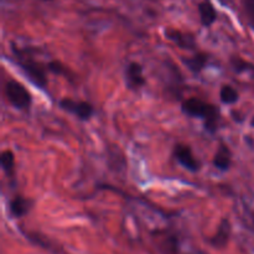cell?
<instances>
[{"label": "cell", "mask_w": 254, "mask_h": 254, "mask_svg": "<svg viewBox=\"0 0 254 254\" xmlns=\"http://www.w3.org/2000/svg\"><path fill=\"white\" fill-rule=\"evenodd\" d=\"M12 60L15 64L19 67L20 71L25 74L27 79L31 83H34L37 88L46 89L49 84V78H47V64L37 61L30 50L19 49L15 44L11 45Z\"/></svg>", "instance_id": "cell-1"}, {"label": "cell", "mask_w": 254, "mask_h": 254, "mask_svg": "<svg viewBox=\"0 0 254 254\" xmlns=\"http://www.w3.org/2000/svg\"><path fill=\"white\" fill-rule=\"evenodd\" d=\"M181 111L191 118L202 119L203 128L210 134H215L218 130L221 112L215 104L203 101L198 97H189L181 102Z\"/></svg>", "instance_id": "cell-2"}, {"label": "cell", "mask_w": 254, "mask_h": 254, "mask_svg": "<svg viewBox=\"0 0 254 254\" xmlns=\"http://www.w3.org/2000/svg\"><path fill=\"white\" fill-rule=\"evenodd\" d=\"M4 94L12 108L29 112L32 106V96L29 89L16 79H7L4 86Z\"/></svg>", "instance_id": "cell-3"}, {"label": "cell", "mask_w": 254, "mask_h": 254, "mask_svg": "<svg viewBox=\"0 0 254 254\" xmlns=\"http://www.w3.org/2000/svg\"><path fill=\"white\" fill-rule=\"evenodd\" d=\"M59 107L62 111L72 114L81 122H88L96 113L94 106L91 102L76 101L69 97H64L59 101Z\"/></svg>", "instance_id": "cell-4"}, {"label": "cell", "mask_w": 254, "mask_h": 254, "mask_svg": "<svg viewBox=\"0 0 254 254\" xmlns=\"http://www.w3.org/2000/svg\"><path fill=\"white\" fill-rule=\"evenodd\" d=\"M173 156L184 169L190 173H197L201 169V161L193 154L192 148L189 144L178 143L175 144L173 150Z\"/></svg>", "instance_id": "cell-5"}, {"label": "cell", "mask_w": 254, "mask_h": 254, "mask_svg": "<svg viewBox=\"0 0 254 254\" xmlns=\"http://www.w3.org/2000/svg\"><path fill=\"white\" fill-rule=\"evenodd\" d=\"M124 79L127 88L133 92H138L146 84L143 64L136 61H130L124 69Z\"/></svg>", "instance_id": "cell-6"}, {"label": "cell", "mask_w": 254, "mask_h": 254, "mask_svg": "<svg viewBox=\"0 0 254 254\" xmlns=\"http://www.w3.org/2000/svg\"><path fill=\"white\" fill-rule=\"evenodd\" d=\"M164 34H165L166 39L170 40L171 42H174L180 49L193 50L197 47L195 35L191 34V32L183 31V30L175 29V27H166Z\"/></svg>", "instance_id": "cell-7"}, {"label": "cell", "mask_w": 254, "mask_h": 254, "mask_svg": "<svg viewBox=\"0 0 254 254\" xmlns=\"http://www.w3.org/2000/svg\"><path fill=\"white\" fill-rule=\"evenodd\" d=\"M34 206V200L30 197H25L24 195H15L9 201V212L12 218H22L31 211Z\"/></svg>", "instance_id": "cell-8"}, {"label": "cell", "mask_w": 254, "mask_h": 254, "mask_svg": "<svg viewBox=\"0 0 254 254\" xmlns=\"http://www.w3.org/2000/svg\"><path fill=\"white\" fill-rule=\"evenodd\" d=\"M231 233H232V225L231 221L227 217L222 218L218 225L217 232L208 238V243L215 248H225L228 245L231 238Z\"/></svg>", "instance_id": "cell-9"}, {"label": "cell", "mask_w": 254, "mask_h": 254, "mask_svg": "<svg viewBox=\"0 0 254 254\" xmlns=\"http://www.w3.org/2000/svg\"><path fill=\"white\" fill-rule=\"evenodd\" d=\"M232 150L226 143L221 141L217 146L215 156H213L212 164L217 170L220 171H228L232 166Z\"/></svg>", "instance_id": "cell-10"}, {"label": "cell", "mask_w": 254, "mask_h": 254, "mask_svg": "<svg viewBox=\"0 0 254 254\" xmlns=\"http://www.w3.org/2000/svg\"><path fill=\"white\" fill-rule=\"evenodd\" d=\"M198 15H200V24L203 27H211L218 19V14L216 7L213 6L210 0H203L197 6Z\"/></svg>", "instance_id": "cell-11"}, {"label": "cell", "mask_w": 254, "mask_h": 254, "mask_svg": "<svg viewBox=\"0 0 254 254\" xmlns=\"http://www.w3.org/2000/svg\"><path fill=\"white\" fill-rule=\"evenodd\" d=\"M208 60H210V56H208L207 52L205 51H197L192 56L183 57V62L193 74H198L206 68L208 64Z\"/></svg>", "instance_id": "cell-12"}, {"label": "cell", "mask_w": 254, "mask_h": 254, "mask_svg": "<svg viewBox=\"0 0 254 254\" xmlns=\"http://www.w3.org/2000/svg\"><path fill=\"white\" fill-rule=\"evenodd\" d=\"M0 164H1L2 171L9 179L15 178V169H16V161H15L14 151L10 149H5L0 155Z\"/></svg>", "instance_id": "cell-13"}, {"label": "cell", "mask_w": 254, "mask_h": 254, "mask_svg": "<svg viewBox=\"0 0 254 254\" xmlns=\"http://www.w3.org/2000/svg\"><path fill=\"white\" fill-rule=\"evenodd\" d=\"M220 99L223 104L233 106L240 101V93L231 84H222L220 88Z\"/></svg>", "instance_id": "cell-14"}, {"label": "cell", "mask_w": 254, "mask_h": 254, "mask_svg": "<svg viewBox=\"0 0 254 254\" xmlns=\"http://www.w3.org/2000/svg\"><path fill=\"white\" fill-rule=\"evenodd\" d=\"M230 66L236 73H245V72H254V64L246 61L240 56H233L230 60Z\"/></svg>", "instance_id": "cell-15"}, {"label": "cell", "mask_w": 254, "mask_h": 254, "mask_svg": "<svg viewBox=\"0 0 254 254\" xmlns=\"http://www.w3.org/2000/svg\"><path fill=\"white\" fill-rule=\"evenodd\" d=\"M47 69L51 73L59 74V76H64L67 78H69V76H71V71L68 69V67L64 66L62 62L57 61V60H52V61L47 62Z\"/></svg>", "instance_id": "cell-16"}, {"label": "cell", "mask_w": 254, "mask_h": 254, "mask_svg": "<svg viewBox=\"0 0 254 254\" xmlns=\"http://www.w3.org/2000/svg\"><path fill=\"white\" fill-rule=\"evenodd\" d=\"M243 7H245V12L247 15L248 24L254 30V0H242Z\"/></svg>", "instance_id": "cell-17"}, {"label": "cell", "mask_w": 254, "mask_h": 254, "mask_svg": "<svg viewBox=\"0 0 254 254\" xmlns=\"http://www.w3.org/2000/svg\"><path fill=\"white\" fill-rule=\"evenodd\" d=\"M251 127H253L254 128V117L252 118V121H251Z\"/></svg>", "instance_id": "cell-18"}]
</instances>
